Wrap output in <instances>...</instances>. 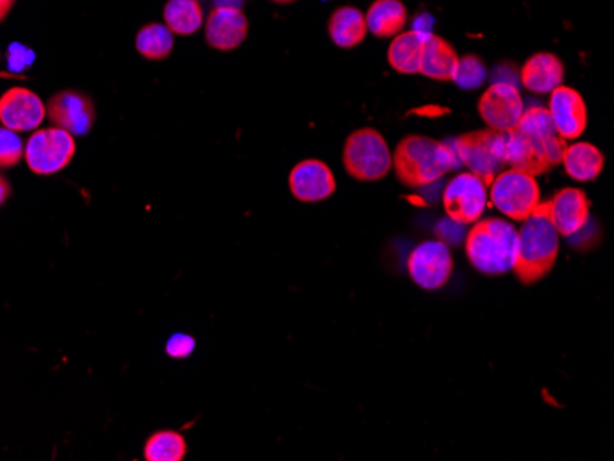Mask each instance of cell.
<instances>
[{"label": "cell", "mask_w": 614, "mask_h": 461, "mask_svg": "<svg viewBox=\"0 0 614 461\" xmlns=\"http://www.w3.org/2000/svg\"><path fill=\"white\" fill-rule=\"evenodd\" d=\"M392 166L405 187L423 188L438 182L460 164L451 142L410 135L394 151Z\"/></svg>", "instance_id": "1"}, {"label": "cell", "mask_w": 614, "mask_h": 461, "mask_svg": "<svg viewBox=\"0 0 614 461\" xmlns=\"http://www.w3.org/2000/svg\"><path fill=\"white\" fill-rule=\"evenodd\" d=\"M290 190L302 203H319L332 197L337 190V180L328 164L309 158L291 169Z\"/></svg>", "instance_id": "16"}, {"label": "cell", "mask_w": 614, "mask_h": 461, "mask_svg": "<svg viewBox=\"0 0 614 461\" xmlns=\"http://www.w3.org/2000/svg\"><path fill=\"white\" fill-rule=\"evenodd\" d=\"M195 349V338L184 333H175L169 336L168 344H166V354L171 359H188Z\"/></svg>", "instance_id": "31"}, {"label": "cell", "mask_w": 614, "mask_h": 461, "mask_svg": "<svg viewBox=\"0 0 614 461\" xmlns=\"http://www.w3.org/2000/svg\"><path fill=\"white\" fill-rule=\"evenodd\" d=\"M515 129L541 138L560 137V135L555 132L552 118H550V114H548V108L541 107V105L524 108L523 116H521V120H519Z\"/></svg>", "instance_id": "27"}, {"label": "cell", "mask_w": 614, "mask_h": 461, "mask_svg": "<svg viewBox=\"0 0 614 461\" xmlns=\"http://www.w3.org/2000/svg\"><path fill=\"white\" fill-rule=\"evenodd\" d=\"M565 148L561 137L541 138L513 129L504 138V158L513 169L537 177L561 164Z\"/></svg>", "instance_id": "6"}, {"label": "cell", "mask_w": 614, "mask_h": 461, "mask_svg": "<svg viewBox=\"0 0 614 461\" xmlns=\"http://www.w3.org/2000/svg\"><path fill=\"white\" fill-rule=\"evenodd\" d=\"M10 195H12V187H10V182H8L7 177H4V175H0V206L7 203Z\"/></svg>", "instance_id": "33"}, {"label": "cell", "mask_w": 614, "mask_h": 461, "mask_svg": "<svg viewBox=\"0 0 614 461\" xmlns=\"http://www.w3.org/2000/svg\"><path fill=\"white\" fill-rule=\"evenodd\" d=\"M407 269L418 287L425 291L446 287L455 269L451 251L444 241H425L410 252Z\"/></svg>", "instance_id": "10"}, {"label": "cell", "mask_w": 614, "mask_h": 461, "mask_svg": "<svg viewBox=\"0 0 614 461\" xmlns=\"http://www.w3.org/2000/svg\"><path fill=\"white\" fill-rule=\"evenodd\" d=\"M248 21L240 8H214L206 17L205 39L212 49L230 52L247 39Z\"/></svg>", "instance_id": "17"}, {"label": "cell", "mask_w": 614, "mask_h": 461, "mask_svg": "<svg viewBox=\"0 0 614 461\" xmlns=\"http://www.w3.org/2000/svg\"><path fill=\"white\" fill-rule=\"evenodd\" d=\"M541 206L560 238L579 234L589 222L590 201L578 188H563Z\"/></svg>", "instance_id": "13"}, {"label": "cell", "mask_w": 614, "mask_h": 461, "mask_svg": "<svg viewBox=\"0 0 614 461\" xmlns=\"http://www.w3.org/2000/svg\"><path fill=\"white\" fill-rule=\"evenodd\" d=\"M458 60L460 57L446 39L431 34L423 44L420 74L436 81H452Z\"/></svg>", "instance_id": "20"}, {"label": "cell", "mask_w": 614, "mask_h": 461, "mask_svg": "<svg viewBox=\"0 0 614 461\" xmlns=\"http://www.w3.org/2000/svg\"><path fill=\"white\" fill-rule=\"evenodd\" d=\"M36 61V52L23 42H12L8 47V71L12 74L25 73Z\"/></svg>", "instance_id": "30"}, {"label": "cell", "mask_w": 614, "mask_h": 461, "mask_svg": "<svg viewBox=\"0 0 614 461\" xmlns=\"http://www.w3.org/2000/svg\"><path fill=\"white\" fill-rule=\"evenodd\" d=\"M563 76H565V68L560 57L548 54V52H539L524 63L519 78L524 89L536 92V94H550L552 90L563 85Z\"/></svg>", "instance_id": "18"}, {"label": "cell", "mask_w": 614, "mask_h": 461, "mask_svg": "<svg viewBox=\"0 0 614 461\" xmlns=\"http://www.w3.org/2000/svg\"><path fill=\"white\" fill-rule=\"evenodd\" d=\"M272 2H277V4H291V2H295V0H272Z\"/></svg>", "instance_id": "36"}, {"label": "cell", "mask_w": 614, "mask_h": 461, "mask_svg": "<svg viewBox=\"0 0 614 461\" xmlns=\"http://www.w3.org/2000/svg\"><path fill=\"white\" fill-rule=\"evenodd\" d=\"M364 18L375 37H396L407 25V8L401 0H375Z\"/></svg>", "instance_id": "21"}, {"label": "cell", "mask_w": 614, "mask_h": 461, "mask_svg": "<svg viewBox=\"0 0 614 461\" xmlns=\"http://www.w3.org/2000/svg\"><path fill=\"white\" fill-rule=\"evenodd\" d=\"M8 12H4V10H2V8H0V23H2V21H4V18H7Z\"/></svg>", "instance_id": "37"}, {"label": "cell", "mask_w": 614, "mask_h": 461, "mask_svg": "<svg viewBox=\"0 0 614 461\" xmlns=\"http://www.w3.org/2000/svg\"><path fill=\"white\" fill-rule=\"evenodd\" d=\"M478 113L491 131H513L524 113L523 98L515 85L494 84L482 94Z\"/></svg>", "instance_id": "12"}, {"label": "cell", "mask_w": 614, "mask_h": 461, "mask_svg": "<svg viewBox=\"0 0 614 461\" xmlns=\"http://www.w3.org/2000/svg\"><path fill=\"white\" fill-rule=\"evenodd\" d=\"M44 116L47 105L34 90L12 87L0 97V124L12 131H36Z\"/></svg>", "instance_id": "14"}, {"label": "cell", "mask_w": 614, "mask_h": 461, "mask_svg": "<svg viewBox=\"0 0 614 461\" xmlns=\"http://www.w3.org/2000/svg\"><path fill=\"white\" fill-rule=\"evenodd\" d=\"M560 256V234L541 204L517 230V252L512 270L523 285H536L554 269Z\"/></svg>", "instance_id": "2"}, {"label": "cell", "mask_w": 614, "mask_h": 461, "mask_svg": "<svg viewBox=\"0 0 614 461\" xmlns=\"http://www.w3.org/2000/svg\"><path fill=\"white\" fill-rule=\"evenodd\" d=\"M205 23L200 0H169L164 8V25L174 36H193Z\"/></svg>", "instance_id": "24"}, {"label": "cell", "mask_w": 614, "mask_h": 461, "mask_svg": "<svg viewBox=\"0 0 614 461\" xmlns=\"http://www.w3.org/2000/svg\"><path fill=\"white\" fill-rule=\"evenodd\" d=\"M47 116L63 131L73 137H85L97 121V108L91 98L79 90H61L47 103Z\"/></svg>", "instance_id": "11"}, {"label": "cell", "mask_w": 614, "mask_h": 461, "mask_svg": "<svg viewBox=\"0 0 614 461\" xmlns=\"http://www.w3.org/2000/svg\"><path fill=\"white\" fill-rule=\"evenodd\" d=\"M428 36H420L415 31H401L394 37L388 47V63L396 73L405 76L420 74L422 65L423 44Z\"/></svg>", "instance_id": "22"}, {"label": "cell", "mask_w": 614, "mask_h": 461, "mask_svg": "<svg viewBox=\"0 0 614 461\" xmlns=\"http://www.w3.org/2000/svg\"><path fill=\"white\" fill-rule=\"evenodd\" d=\"M547 108L555 132L563 140H576L584 135L589 114H587V105L578 90L560 85L558 89L550 92Z\"/></svg>", "instance_id": "15"}, {"label": "cell", "mask_w": 614, "mask_h": 461, "mask_svg": "<svg viewBox=\"0 0 614 461\" xmlns=\"http://www.w3.org/2000/svg\"><path fill=\"white\" fill-rule=\"evenodd\" d=\"M187 452V439L177 431L155 432L144 445L145 461H182Z\"/></svg>", "instance_id": "25"}, {"label": "cell", "mask_w": 614, "mask_h": 461, "mask_svg": "<svg viewBox=\"0 0 614 461\" xmlns=\"http://www.w3.org/2000/svg\"><path fill=\"white\" fill-rule=\"evenodd\" d=\"M137 50L145 60L163 61L171 54L174 50V34L168 26L151 23L140 28L137 34Z\"/></svg>", "instance_id": "26"}, {"label": "cell", "mask_w": 614, "mask_h": 461, "mask_svg": "<svg viewBox=\"0 0 614 461\" xmlns=\"http://www.w3.org/2000/svg\"><path fill=\"white\" fill-rule=\"evenodd\" d=\"M488 203V184L471 171L457 175L444 190V208L447 217L457 225H471L482 219Z\"/></svg>", "instance_id": "9"}, {"label": "cell", "mask_w": 614, "mask_h": 461, "mask_svg": "<svg viewBox=\"0 0 614 461\" xmlns=\"http://www.w3.org/2000/svg\"><path fill=\"white\" fill-rule=\"evenodd\" d=\"M328 31L338 49H354L368 34L364 13L359 12L357 8H338L330 18Z\"/></svg>", "instance_id": "23"}, {"label": "cell", "mask_w": 614, "mask_h": 461, "mask_svg": "<svg viewBox=\"0 0 614 461\" xmlns=\"http://www.w3.org/2000/svg\"><path fill=\"white\" fill-rule=\"evenodd\" d=\"M486 66L476 55H465L462 60H458L457 71L452 74V81L460 89L471 90L478 89L486 81Z\"/></svg>", "instance_id": "28"}, {"label": "cell", "mask_w": 614, "mask_h": 461, "mask_svg": "<svg viewBox=\"0 0 614 461\" xmlns=\"http://www.w3.org/2000/svg\"><path fill=\"white\" fill-rule=\"evenodd\" d=\"M243 0H216V8H240Z\"/></svg>", "instance_id": "34"}, {"label": "cell", "mask_w": 614, "mask_h": 461, "mask_svg": "<svg viewBox=\"0 0 614 461\" xmlns=\"http://www.w3.org/2000/svg\"><path fill=\"white\" fill-rule=\"evenodd\" d=\"M433 17L428 13H422L412 21V31L420 36H431L433 34Z\"/></svg>", "instance_id": "32"}, {"label": "cell", "mask_w": 614, "mask_h": 461, "mask_svg": "<svg viewBox=\"0 0 614 461\" xmlns=\"http://www.w3.org/2000/svg\"><path fill=\"white\" fill-rule=\"evenodd\" d=\"M25 158V144L17 132L0 127V169L13 168Z\"/></svg>", "instance_id": "29"}, {"label": "cell", "mask_w": 614, "mask_h": 461, "mask_svg": "<svg viewBox=\"0 0 614 461\" xmlns=\"http://www.w3.org/2000/svg\"><path fill=\"white\" fill-rule=\"evenodd\" d=\"M488 197L500 214L512 221L523 222L541 204V188L534 175L512 168L500 171L489 182Z\"/></svg>", "instance_id": "5"}, {"label": "cell", "mask_w": 614, "mask_h": 461, "mask_svg": "<svg viewBox=\"0 0 614 461\" xmlns=\"http://www.w3.org/2000/svg\"><path fill=\"white\" fill-rule=\"evenodd\" d=\"M13 7H15V0H0V8H2L4 12H12Z\"/></svg>", "instance_id": "35"}, {"label": "cell", "mask_w": 614, "mask_h": 461, "mask_svg": "<svg viewBox=\"0 0 614 461\" xmlns=\"http://www.w3.org/2000/svg\"><path fill=\"white\" fill-rule=\"evenodd\" d=\"M344 169L349 177L374 182L391 174L392 153L380 131L364 127L349 135L343 151Z\"/></svg>", "instance_id": "4"}, {"label": "cell", "mask_w": 614, "mask_h": 461, "mask_svg": "<svg viewBox=\"0 0 614 461\" xmlns=\"http://www.w3.org/2000/svg\"><path fill=\"white\" fill-rule=\"evenodd\" d=\"M504 138L507 132L488 129L455 138L451 145L457 153L458 164L470 168L471 174L481 177L489 187V182L507 166Z\"/></svg>", "instance_id": "7"}, {"label": "cell", "mask_w": 614, "mask_h": 461, "mask_svg": "<svg viewBox=\"0 0 614 461\" xmlns=\"http://www.w3.org/2000/svg\"><path fill=\"white\" fill-rule=\"evenodd\" d=\"M76 140L60 127L37 129L25 144L26 166L36 175L60 174L73 163Z\"/></svg>", "instance_id": "8"}, {"label": "cell", "mask_w": 614, "mask_h": 461, "mask_svg": "<svg viewBox=\"0 0 614 461\" xmlns=\"http://www.w3.org/2000/svg\"><path fill=\"white\" fill-rule=\"evenodd\" d=\"M561 164L568 177H573L574 180L592 182L602 174L605 156L597 145L589 144V142H576V144L566 145L561 156Z\"/></svg>", "instance_id": "19"}, {"label": "cell", "mask_w": 614, "mask_h": 461, "mask_svg": "<svg viewBox=\"0 0 614 461\" xmlns=\"http://www.w3.org/2000/svg\"><path fill=\"white\" fill-rule=\"evenodd\" d=\"M517 252V230L504 219H478L465 238V256L482 274H507Z\"/></svg>", "instance_id": "3"}]
</instances>
